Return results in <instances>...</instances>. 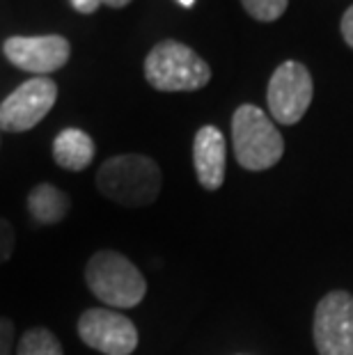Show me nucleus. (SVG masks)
<instances>
[{
    "mask_svg": "<svg viewBox=\"0 0 353 355\" xmlns=\"http://www.w3.org/2000/svg\"><path fill=\"white\" fill-rule=\"evenodd\" d=\"M161 170L152 158L142 154L112 156L96 172V186L103 198L126 209L152 204L161 193Z\"/></svg>",
    "mask_w": 353,
    "mask_h": 355,
    "instance_id": "f257e3e1",
    "label": "nucleus"
},
{
    "mask_svg": "<svg viewBox=\"0 0 353 355\" xmlns=\"http://www.w3.org/2000/svg\"><path fill=\"white\" fill-rule=\"evenodd\" d=\"M232 145L236 163L250 172L268 170L284 154V140L264 110L243 103L232 117Z\"/></svg>",
    "mask_w": 353,
    "mask_h": 355,
    "instance_id": "f03ea898",
    "label": "nucleus"
},
{
    "mask_svg": "<svg viewBox=\"0 0 353 355\" xmlns=\"http://www.w3.org/2000/svg\"><path fill=\"white\" fill-rule=\"evenodd\" d=\"M85 282L96 300L115 309L136 307L147 293V282L136 263L112 250H101L89 257Z\"/></svg>",
    "mask_w": 353,
    "mask_h": 355,
    "instance_id": "7ed1b4c3",
    "label": "nucleus"
},
{
    "mask_svg": "<svg viewBox=\"0 0 353 355\" xmlns=\"http://www.w3.org/2000/svg\"><path fill=\"white\" fill-rule=\"evenodd\" d=\"M145 78L161 92H193L212 80V69L182 42H161L145 60Z\"/></svg>",
    "mask_w": 353,
    "mask_h": 355,
    "instance_id": "20e7f679",
    "label": "nucleus"
},
{
    "mask_svg": "<svg viewBox=\"0 0 353 355\" xmlns=\"http://www.w3.org/2000/svg\"><path fill=\"white\" fill-rule=\"evenodd\" d=\"M266 101L277 124L291 126L303 119L312 103V76L305 64L287 60L268 80Z\"/></svg>",
    "mask_w": 353,
    "mask_h": 355,
    "instance_id": "39448f33",
    "label": "nucleus"
},
{
    "mask_svg": "<svg viewBox=\"0 0 353 355\" xmlns=\"http://www.w3.org/2000/svg\"><path fill=\"white\" fill-rule=\"evenodd\" d=\"M319 355H353V296L330 291L319 300L312 323Z\"/></svg>",
    "mask_w": 353,
    "mask_h": 355,
    "instance_id": "423d86ee",
    "label": "nucleus"
},
{
    "mask_svg": "<svg viewBox=\"0 0 353 355\" xmlns=\"http://www.w3.org/2000/svg\"><path fill=\"white\" fill-rule=\"evenodd\" d=\"M58 85L46 76H37L19 85L0 103V128L7 133H24L35 128L55 105Z\"/></svg>",
    "mask_w": 353,
    "mask_h": 355,
    "instance_id": "0eeeda50",
    "label": "nucleus"
},
{
    "mask_svg": "<svg viewBox=\"0 0 353 355\" xmlns=\"http://www.w3.org/2000/svg\"><path fill=\"white\" fill-rule=\"evenodd\" d=\"M78 337L85 346L103 355H131L138 346V330L129 316L103 307L80 314Z\"/></svg>",
    "mask_w": 353,
    "mask_h": 355,
    "instance_id": "6e6552de",
    "label": "nucleus"
},
{
    "mask_svg": "<svg viewBox=\"0 0 353 355\" xmlns=\"http://www.w3.org/2000/svg\"><path fill=\"white\" fill-rule=\"evenodd\" d=\"M3 51L14 67L35 73V76H46V73L62 69L71 55L69 42L60 35L10 37Z\"/></svg>",
    "mask_w": 353,
    "mask_h": 355,
    "instance_id": "1a4fd4ad",
    "label": "nucleus"
},
{
    "mask_svg": "<svg viewBox=\"0 0 353 355\" xmlns=\"http://www.w3.org/2000/svg\"><path fill=\"white\" fill-rule=\"evenodd\" d=\"M193 165L200 186L218 191L225 181V135L216 126H202L193 140Z\"/></svg>",
    "mask_w": 353,
    "mask_h": 355,
    "instance_id": "9d476101",
    "label": "nucleus"
},
{
    "mask_svg": "<svg viewBox=\"0 0 353 355\" xmlns=\"http://www.w3.org/2000/svg\"><path fill=\"white\" fill-rule=\"evenodd\" d=\"M53 158L69 172L85 170L94 158V140L80 128H64L53 140Z\"/></svg>",
    "mask_w": 353,
    "mask_h": 355,
    "instance_id": "9b49d317",
    "label": "nucleus"
},
{
    "mask_svg": "<svg viewBox=\"0 0 353 355\" xmlns=\"http://www.w3.org/2000/svg\"><path fill=\"white\" fill-rule=\"evenodd\" d=\"M71 202L69 195L60 191L53 184L35 186L28 195V211L35 223L40 225H55L69 214Z\"/></svg>",
    "mask_w": 353,
    "mask_h": 355,
    "instance_id": "f8f14e48",
    "label": "nucleus"
},
{
    "mask_svg": "<svg viewBox=\"0 0 353 355\" xmlns=\"http://www.w3.org/2000/svg\"><path fill=\"white\" fill-rule=\"evenodd\" d=\"M17 355H62V346L51 330L30 328L19 339Z\"/></svg>",
    "mask_w": 353,
    "mask_h": 355,
    "instance_id": "ddd939ff",
    "label": "nucleus"
},
{
    "mask_svg": "<svg viewBox=\"0 0 353 355\" xmlns=\"http://www.w3.org/2000/svg\"><path fill=\"white\" fill-rule=\"evenodd\" d=\"M241 3L252 19L271 24V21H277L282 17L289 5V0H241Z\"/></svg>",
    "mask_w": 353,
    "mask_h": 355,
    "instance_id": "4468645a",
    "label": "nucleus"
},
{
    "mask_svg": "<svg viewBox=\"0 0 353 355\" xmlns=\"http://www.w3.org/2000/svg\"><path fill=\"white\" fill-rule=\"evenodd\" d=\"M14 243H17V236H14V227L5 218H0V263H5L14 252Z\"/></svg>",
    "mask_w": 353,
    "mask_h": 355,
    "instance_id": "2eb2a0df",
    "label": "nucleus"
},
{
    "mask_svg": "<svg viewBox=\"0 0 353 355\" xmlns=\"http://www.w3.org/2000/svg\"><path fill=\"white\" fill-rule=\"evenodd\" d=\"M14 346V323L0 316V355H12Z\"/></svg>",
    "mask_w": 353,
    "mask_h": 355,
    "instance_id": "dca6fc26",
    "label": "nucleus"
},
{
    "mask_svg": "<svg viewBox=\"0 0 353 355\" xmlns=\"http://www.w3.org/2000/svg\"><path fill=\"white\" fill-rule=\"evenodd\" d=\"M342 37H344V42L353 49V5L344 12V17H342Z\"/></svg>",
    "mask_w": 353,
    "mask_h": 355,
    "instance_id": "f3484780",
    "label": "nucleus"
},
{
    "mask_svg": "<svg viewBox=\"0 0 353 355\" xmlns=\"http://www.w3.org/2000/svg\"><path fill=\"white\" fill-rule=\"evenodd\" d=\"M71 5L80 14H92L99 10V5H103V0H71Z\"/></svg>",
    "mask_w": 353,
    "mask_h": 355,
    "instance_id": "a211bd4d",
    "label": "nucleus"
},
{
    "mask_svg": "<svg viewBox=\"0 0 353 355\" xmlns=\"http://www.w3.org/2000/svg\"><path fill=\"white\" fill-rule=\"evenodd\" d=\"M129 3H131V0H103V5L117 7V10H119V7H126V5H129Z\"/></svg>",
    "mask_w": 353,
    "mask_h": 355,
    "instance_id": "6ab92c4d",
    "label": "nucleus"
},
{
    "mask_svg": "<svg viewBox=\"0 0 353 355\" xmlns=\"http://www.w3.org/2000/svg\"><path fill=\"white\" fill-rule=\"evenodd\" d=\"M193 3H195V0H179V5H182V7H193Z\"/></svg>",
    "mask_w": 353,
    "mask_h": 355,
    "instance_id": "aec40b11",
    "label": "nucleus"
}]
</instances>
